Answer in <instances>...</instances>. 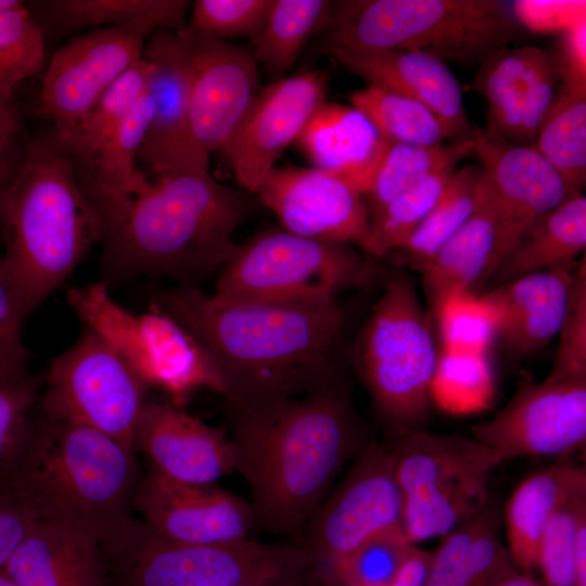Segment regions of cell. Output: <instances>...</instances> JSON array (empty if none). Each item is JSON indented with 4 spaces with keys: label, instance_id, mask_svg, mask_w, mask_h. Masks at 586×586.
<instances>
[{
    "label": "cell",
    "instance_id": "1",
    "mask_svg": "<svg viewBox=\"0 0 586 586\" xmlns=\"http://www.w3.org/2000/svg\"><path fill=\"white\" fill-rule=\"evenodd\" d=\"M152 305L209 354L225 383L227 407L263 409L348 378L346 316L339 301L244 300L180 284L158 294Z\"/></svg>",
    "mask_w": 586,
    "mask_h": 586
},
{
    "label": "cell",
    "instance_id": "2",
    "mask_svg": "<svg viewBox=\"0 0 586 586\" xmlns=\"http://www.w3.org/2000/svg\"><path fill=\"white\" fill-rule=\"evenodd\" d=\"M234 473L251 494L256 525L302 536L342 470L370 442L348 378L272 406L227 407Z\"/></svg>",
    "mask_w": 586,
    "mask_h": 586
},
{
    "label": "cell",
    "instance_id": "3",
    "mask_svg": "<svg viewBox=\"0 0 586 586\" xmlns=\"http://www.w3.org/2000/svg\"><path fill=\"white\" fill-rule=\"evenodd\" d=\"M135 451L38 404L0 466V497L125 559L146 531L131 514Z\"/></svg>",
    "mask_w": 586,
    "mask_h": 586
},
{
    "label": "cell",
    "instance_id": "4",
    "mask_svg": "<svg viewBox=\"0 0 586 586\" xmlns=\"http://www.w3.org/2000/svg\"><path fill=\"white\" fill-rule=\"evenodd\" d=\"M102 222L104 280L137 275L193 284L235 252L233 232L251 216L247 192L218 182L208 170L169 171L119 192H87Z\"/></svg>",
    "mask_w": 586,
    "mask_h": 586
},
{
    "label": "cell",
    "instance_id": "5",
    "mask_svg": "<svg viewBox=\"0 0 586 586\" xmlns=\"http://www.w3.org/2000/svg\"><path fill=\"white\" fill-rule=\"evenodd\" d=\"M3 271L26 318L101 242L102 222L77 166L51 128L27 143L0 201Z\"/></svg>",
    "mask_w": 586,
    "mask_h": 586
},
{
    "label": "cell",
    "instance_id": "6",
    "mask_svg": "<svg viewBox=\"0 0 586 586\" xmlns=\"http://www.w3.org/2000/svg\"><path fill=\"white\" fill-rule=\"evenodd\" d=\"M324 30V47L415 51L461 65L480 64L527 31L501 0L332 1Z\"/></svg>",
    "mask_w": 586,
    "mask_h": 586
},
{
    "label": "cell",
    "instance_id": "7",
    "mask_svg": "<svg viewBox=\"0 0 586 586\" xmlns=\"http://www.w3.org/2000/svg\"><path fill=\"white\" fill-rule=\"evenodd\" d=\"M438 354L433 318L413 279L394 272L384 281L354 349L356 370L394 435L424 430Z\"/></svg>",
    "mask_w": 586,
    "mask_h": 586
},
{
    "label": "cell",
    "instance_id": "8",
    "mask_svg": "<svg viewBox=\"0 0 586 586\" xmlns=\"http://www.w3.org/2000/svg\"><path fill=\"white\" fill-rule=\"evenodd\" d=\"M382 278L378 259L352 245L273 229L238 245L218 271L215 293L244 300L322 304L339 301L342 292L371 286Z\"/></svg>",
    "mask_w": 586,
    "mask_h": 586
},
{
    "label": "cell",
    "instance_id": "9",
    "mask_svg": "<svg viewBox=\"0 0 586 586\" xmlns=\"http://www.w3.org/2000/svg\"><path fill=\"white\" fill-rule=\"evenodd\" d=\"M394 436L402 530L411 544L443 537L489 499L491 475L504 462L494 449L472 436L424 430Z\"/></svg>",
    "mask_w": 586,
    "mask_h": 586
},
{
    "label": "cell",
    "instance_id": "10",
    "mask_svg": "<svg viewBox=\"0 0 586 586\" xmlns=\"http://www.w3.org/2000/svg\"><path fill=\"white\" fill-rule=\"evenodd\" d=\"M67 303L84 329L107 343L148 387L167 394L181 407L200 390L225 395V383L202 344L176 319L155 306L133 314L117 304L107 284L71 288Z\"/></svg>",
    "mask_w": 586,
    "mask_h": 586
},
{
    "label": "cell",
    "instance_id": "11",
    "mask_svg": "<svg viewBox=\"0 0 586 586\" xmlns=\"http://www.w3.org/2000/svg\"><path fill=\"white\" fill-rule=\"evenodd\" d=\"M132 586H304L314 573L306 549L250 538L218 544H181L148 527L125 558Z\"/></svg>",
    "mask_w": 586,
    "mask_h": 586
},
{
    "label": "cell",
    "instance_id": "12",
    "mask_svg": "<svg viewBox=\"0 0 586 586\" xmlns=\"http://www.w3.org/2000/svg\"><path fill=\"white\" fill-rule=\"evenodd\" d=\"M148 388L107 343L84 329L68 349L51 359L38 404L133 450Z\"/></svg>",
    "mask_w": 586,
    "mask_h": 586
},
{
    "label": "cell",
    "instance_id": "13",
    "mask_svg": "<svg viewBox=\"0 0 586 586\" xmlns=\"http://www.w3.org/2000/svg\"><path fill=\"white\" fill-rule=\"evenodd\" d=\"M403 497L391 443L370 441L309 520L301 544L328 573L373 536L402 527Z\"/></svg>",
    "mask_w": 586,
    "mask_h": 586
},
{
    "label": "cell",
    "instance_id": "14",
    "mask_svg": "<svg viewBox=\"0 0 586 586\" xmlns=\"http://www.w3.org/2000/svg\"><path fill=\"white\" fill-rule=\"evenodd\" d=\"M473 141V152L481 163L480 188L497 224V245L486 284L538 219L582 193L533 146L512 144L488 125L474 129Z\"/></svg>",
    "mask_w": 586,
    "mask_h": 586
},
{
    "label": "cell",
    "instance_id": "15",
    "mask_svg": "<svg viewBox=\"0 0 586 586\" xmlns=\"http://www.w3.org/2000/svg\"><path fill=\"white\" fill-rule=\"evenodd\" d=\"M471 436L504 461L566 458L586 442V378L522 384L493 418L471 428Z\"/></svg>",
    "mask_w": 586,
    "mask_h": 586
},
{
    "label": "cell",
    "instance_id": "16",
    "mask_svg": "<svg viewBox=\"0 0 586 586\" xmlns=\"http://www.w3.org/2000/svg\"><path fill=\"white\" fill-rule=\"evenodd\" d=\"M146 35L128 27L90 29L52 56L42 78L38 113L66 139L109 87L142 56Z\"/></svg>",
    "mask_w": 586,
    "mask_h": 586
},
{
    "label": "cell",
    "instance_id": "17",
    "mask_svg": "<svg viewBox=\"0 0 586 586\" xmlns=\"http://www.w3.org/2000/svg\"><path fill=\"white\" fill-rule=\"evenodd\" d=\"M189 76V135L196 154L209 164L257 94L258 67L251 48L178 31Z\"/></svg>",
    "mask_w": 586,
    "mask_h": 586
},
{
    "label": "cell",
    "instance_id": "18",
    "mask_svg": "<svg viewBox=\"0 0 586 586\" xmlns=\"http://www.w3.org/2000/svg\"><path fill=\"white\" fill-rule=\"evenodd\" d=\"M326 89V75L311 71L279 78L256 94L221 146L245 192L257 193L276 161L324 103Z\"/></svg>",
    "mask_w": 586,
    "mask_h": 586
},
{
    "label": "cell",
    "instance_id": "19",
    "mask_svg": "<svg viewBox=\"0 0 586 586\" xmlns=\"http://www.w3.org/2000/svg\"><path fill=\"white\" fill-rule=\"evenodd\" d=\"M256 194L291 233L359 247L368 234L370 212L365 196L336 174L273 167Z\"/></svg>",
    "mask_w": 586,
    "mask_h": 586
},
{
    "label": "cell",
    "instance_id": "20",
    "mask_svg": "<svg viewBox=\"0 0 586 586\" xmlns=\"http://www.w3.org/2000/svg\"><path fill=\"white\" fill-rule=\"evenodd\" d=\"M156 536L181 544H218L249 538L256 527L251 504L216 484L168 479L153 468L141 477L132 500Z\"/></svg>",
    "mask_w": 586,
    "mask_h": 586
},
{
    "label": "cell",
    "instance_id": "21",
    "mask_svg": "<svg viewBox=\"0 0 586 586\" xmlns=\"http://www.w3.org/2000/svg\"><path fill=\"white\" fill-rule=\"evenodd\" d=\"M560 84L553 50L504 47L481 63L472 89L487 102V124L506 141L532 146Z\"/></svg>",
    "mask_w": 586,
    "mask_h": 586
},
{
    "label": "cell",
    "instance_id": "22",
    "mask_svg": "<svg viewBox=\"0 0 586 586\" xmlns=\"http://www.w3.org/2000/svg\"><path fill=\"white\" fill-rule=\"evenodd\" d=\"M142 56L152 65L148 91L153 100L151 122L137 155L152 176L180 170H208L189 135L190 76L178 31L150 35Z\"/></svg>",
    "mask_w": 586,
    "mask_h": 586
},
{
    "label": "cell",
    "instance_id": "23",
    "mask_svg": "<svg viewBox=\"0 0 586 586\" xmlns=\"http://www.w3.org/2000/svg\"><path fill=\"white\" fill-rule=\"evenodd\" d=\"M132 446L146 456L151 468L175 481L216 484L234 473L229 435L173 403L146 400Z\"/></svg>",
    "mask_w": 586,
    "mask_h": 586
},
{
    "label": "cell",
    "instance_id": "24",
    "mask_svg": "<svg viewBox=\"0 0 586 586\" xmlns=\"http://www.w3.org/2000/svg\"><path fill=\"white\" fill-rule=\"evenodd\" d=\"M323 48L326 53L369 85L429 107L444 124L451 141L473 138L474 128L463 106L462 89L443 61L406 50Z\"/></svg>",
    "mask_w": 586,
    "mask_h": 586
},
{
    "label": "cell",
    "instance_id": "25",
    "mask_svg": "<svg viewBox=\"0 0 586 586\" xmlns=\"http://www.w3.org/2000/svg\"><path fill=\"white\" fill-rule=\"evenodd\" d=\"M577 263L525 275L483 293L497 315V341L511 357H527L558 335Z\"/></svg>",
    "mask_w": 586,
    "mask_h": 586
},
{
    "label": "cell",
    "instance_id": "26",
    "mask_svg": "<svg viewBox=\"0 0 586 586\" xmlns=\"http://www.w3.org/2000/svg\"><path fill=\"white\" fill-rule=\"evenodd\" d=\"M101 550L90 537L37 520L3 570L16 586H104Z\"/></svg>",
    "mask_w": 586,
    "mask_h": 586
},
{
    "label": "cell",
    "instance_id": "27",
    "mask_svg": "<svg viewBox=\"0 0 586 586\" xmlns=\"http://www.w3.org/2000/svg\"><path fill=\"white\" fill-rule=\"evenodd\" d=\"M501 527V511L489 497L473 517L441 537L424 586H498L518 571Z\"/></svg>",
    "mask_w": 586,
    "mask_h": 586
},
{
    "label": "cell",
    "instance_id": "28",
    "mask_svg": "<svg viewBox=\"0 0 586 586\" xmlns=\"http://www.w3.org/2000/svg\"><path fill=\"white\" fill-rule=\"evenodd\" d=\"M586 489V469L568 458L525 477L511 493L501 511L507 548L517 569H536L543 532L556 510Z\"/></svg>",
    "mask_w": 586,
    "mask_h": 586
},
{
    "label": "cell",
    "instance_id": "29",
    "mask_svg": "<svg viewBox=\"0 0 586 586\" xmlns=\"http://www.w3.org/2000/svg\"><path fill=\"white\" fill-rule=\"evenodd\" d=\"M382 141L375 126L359 110L326 102L296 140L315 168L346 178L361 193Z\"/></svg>",
    "mask_w": 586,
    "mask_h": 586
},
{
    "label": "cell",
    "instance_id": "30",
    "mask_svg": "<svg viewBox=\"0 0 586 586\" xmlns=\"http://www.w3.org/2000/svg\"><path fill=\"white\" fill-rule=\"evenodd\" d=\"M496 245V219L479 184L472 215L418 270L432 318L448 296L484 286Z\"/></svg>",
    "mask_w": 586,
    "mask_h": 586
},
{
    "label": "cell",
    "instance_id": "31",
    "mask_svg": "<svg viewBox=\"0 0 586 586\" xmlns=\"http://www.w3.org/2000/svg\"><path fill=\"white\" fill-rule=\"evenodd\" d=\"M190 7L187 0H43L36 2L39 17L34 18L42 34L128 27L150 36L157 30L184 29Z\"/></svg>",
    "mask_w": 586,
    "mask_h": 586
},
{
    "label": "cell",
    "instance_id": "32",
    "mask_svg": "<svg viewBox=\"0 0 586 586\" xmlns=\"http://www.w3.org/2000/svg\"><path fill=\"white\" fill-rule=\"evenodd\" d=\"M586 198L577 194L538 219L496 267L486 283L575 265L585 255Z\"/></svg>",
    "mask_w": 586,
    "mask_h": 586
},
{
    "label": "cell",
    "instance_id": "33",
    "mask_svg": "<svg viewBox=\"0 0 586 586\" xmlns=\"http://www.w3.org/2000/svg\"><path fill=\"white\" fill-rule=\"evenodd\" d=\"M532 146L582 193L586 182V79H560Z\"/></svg>",
    "mask_w": 586,
    "mask_h": 586
},
{
    "label": "cell",
    "instance_id": "34",
    "mask_svg": "<svg viewBox=\"0 0 586 586\" xmlns=\"http://www.w3.org/2000/svg\"><path fill=\"white\" fill-rule=\"evenodd\" d=\"M382 139L380 152L362 189L370 215L429 175L456 167L474 148L473 138L434 145Z\"/></svg>",
    "mask_w": 586,
    "mask_h": 586
},
{
    "label": "cell",
    "instance_id": "35",
    "mask_svg": "<svg viewBox=\"0 0 586 586\" xmlns=\"http://www.w3.org/2000/svg\"><path fill=\"white\" fill-rule=\"evenodd\" d=\"M332 1L271 0L265 26L252 41V53L276 78L291 68L308 39L324 30Z\"/></svg>",
    "mask_w": 586,
    "mask_h": 586
},
{
    "label": "cell",
    "instance_id": "36",
    "mask_svg": "<svg viewBox=\"0 0 586 586\" xmlns=\"http://www.w3.org/2000/svg\"><path fill=\"white\" fill-rule=\"evenodd\" d=\"M153 100L148 91L130 113L84 165L77 166L82 188L88 192H119L132 187L144 173L137 168V155L148 131Z\"/></svg>",
    "mask_w": 586,
    "mask_h": 586
},
{
    "label": "cell",
    "instance_id": "37",
    "mask_svg": "<svg viewBox=\"0 0 586 586\" xmlns=\"http://www.w3.org/2000/svg\"><path fill=\"white\" fill-rule=\"evenodd\" d=\"M480 177L475 165L455 169L425 219L395 251L403 264L418 271L461 228L477 205Z\"/></svg>",
    "mask_w": 586,
    "mask_h": 586
},
{
    "label": "cell",
    "instance_id": "38",
    "mask_svg": "<svg viewBox=\"0 0 586 586\" xmlns=\"http://www.w3.org/2000/svg\"><path fill=\"white\" fill-rule=\"evenodd\" d=\"M489 353L441 349L430 386L431 404L450 416L487 410L496 396Z\"/></svg>",
    "mask_w": 586,
    "mask_h": 586
},
{
    "label": "cell",
    "instance_id": "39",
    "mask_svg": "<svg viewBox=\"0 0 586 586\" xmlns=\"http://www.w3.org/2000/svg\"><path fill=\"white\" fill-rule=\"evenodd\" d=\"M351 103L371 120L386 140L418 145L451 141L438 117L410 98L369 85L353 92Z\"/></svg>",
    "mask_w": 586,
    "mask_h": 586
},
{
    "label": "cell",
    "instance_id": "40",
    "mask_svg": "<svg viewBox=\"0 0 586 586\" xmlns=\"http://www.w3.org/2000/svg\"><path fill=\"white\" fill-rule=\"evenodd\" d=\"M151 63L141 56L102 94L66 139H61L77 166L86 164L130 113L146 90Z\"/></svg>",
    "mask_w": 586,
    "mask_h": 586
},
{
    "label": "cell",
    "instance_id": "41",
    "mask_svg": "<svg viewBox=\"0 0 586 586\" xmlns=\"http://www.w3.org/2000/svg\"><path fill=\"white\" fill-rule=\"evenodd\" d=\"M455 169L429 175L371 214L362 252L377 259L395 252L434 207Z\"/></svg>",
    "mask_w": 586,
    "mask_h": 586
},
{
    "label": "cell",
    "instance_id": "42",
    "mask_svg": "<svg viewBox=\"0 0 586 586\" xmlns=\"http://www.w3.org/2000/svg\"><path fill=\"white\" fill-rule=\"evenodd\" d=\"M433 320L444 351L489 353L497 341V315L484 294L467 291L448 296Z\"/></svg>",
    "mask_w": 586,
    "mask_h": 586
},
{
    "label": "cell",
    "instance_id": "43",
    "mask_svg": "<svg viewBox=\"0 0 586 586\" xmlns=\"http://www.w3.org/2000/svg\"><path fill=\"white\" fill-rule=\"evenodd\" d=\"M43 62V34L26 5L0 13V97L13 101L16 87Z\"/></svg>",
    "mask_w": 586,
    "mask_h": 586
},
{
    "label": "cell",
    "instance_id": "44",
    "mask_svg": "<svg viewBox=\"0 0 586 586\" xmlns=\"http://www.w3.org/2000/svg\"><path fill=\"white\" fill-rule=\"evenodd\" d=\"M415 546L402 527L392 528L365 542L328 574L335 586H387Z\"/></svg>",
    "mask_w": 586,
    "mask_h": 586
},
{
    "label": "cell",
    "instance_id": "45",
    "mask_svg": "<svg viewBox=\"0 0 586 586\" xmlns=\"http://www.w3.org/2000/svg\"><path fill=\"white\" fill-rule=\"evenodd\" d=\"M586 522V489L565 500L547 523L536 569L545 586H574V556L581 525Z\"/></svg>",
    "mask_w": 586,
    "mask_h": 586
},
{
    "label": "cell",
    "instance_id": "46",
    "mask_svg": "<svg viewBox=\"0 0 586 586\" xmlns=\"http://www.w3.org/2000/svg\"><path fill=\"white\" fill-rule=\"evenodd\" d=\"M271 0H196L186 29L199 37L227 41L263 30Z\"/></svg>",
    "mask_w": 586,
    "mask_h": 586
},
{
    "label": "cell",
    "instance_id": "47",
    "mask_svg": "<svg viewBox=\"0 0 586 586\" xmlns=\"http://www.w3.org/2000/svg\"><path fill=\"white\" fill-rule=\"evenodd\" d=\"M550 379L586 378V258L578 260L568 307L558 333Z\"/></svg>",
    "mask_w": 586,
    "mask_h": 586
},
{
    "label": "cell",
    "instance_id": "48",
    "mask_svg": "<svg viewBox=\"0 0 586 586\" xmlns=\"http://www.w3.org/2000/svg\"><path fill=\"white\" fill-rule=\"evenodd\" d=\"M24 319L0 262V381L28 374V352L21 335Z\"/></svg>",
    "mask_w": 586,
    "mask_h": 586
},
{
    "label": "cell",
    "instance_id": "49",
    "mask_svg": "<svg viewBox=\"0 0 586 586\" xmlns=\"http://www.w3.org/2000/svg\"><path fill=\"white\" fill-rule=\"evenodd\" d=\"M42 381L29 374L0 381V466L39 398Z\"/></svg>",
    "mask_w": 586,
    "mask_h": 586
},
{
    "label": "cell",
    "instance_id": "50",
    "mask_svg": "<svg viewBox=\"0 0 586 586\" xmlns=\"http://www.w3.org/2000/svg\"><path fill=\"white\" fill-rule=\"evenodd\" d=\"M513 13L530 31H563L585 14V2L513 1Z\"/></svg>",
    "mask_w": 586,
    "mask_h": 586
},
{
    "label": "cell",
    "instance_id": "51",
    "mask_svg": "<svg viewBox=\"0 0 586 586\" xmlns=\"http://www.w3.org/2000/svg\"><path fill=\"white\" fill-rule=\"evenodd\" d=\"M586 14L581 15L560 33L558 48L553 51L560 79H586Z\"/></svg>",
    "mask_w": 586,
    "mask_h": 586
},
{
    "label": "cell",
    "instance_id": "52",
    "mask_svg": "<svg viewBox=\"0 0 586 586\" xmlns=\"http://www.w3.org/2000/svg\"><path fill=\"white\" fill-rule=\"evenodd\" d=\"M36 521L25 507L0 497V570Z\"/></svg>",
    "mask_w": 586,
    "mask_h": 586
},
{
    "label": "cell",
    "instance_id": "53",
    "mask_svg": "<svg viewBox=\"0 0 586 586\" xmlns=\"http://www.w3.org/2000/svg\"><path fill=\"white\" fill-rule=\"evenodd\" d=\"M432 552L417 545L387 586H424Z\"/></svg>",
    "mask_w": 586,
    "mask_h": 586
},
{
    "label": "cell",
    "instance_id": "54",
    "mask_svg": "<svg viewBox=\"0 0 586 586\" xmlns=\"http://www.w3.org/2000/svg\"><path fill=\"white\" fill-rule=\"evenodd\" d=\"M20 136L10 141L0 142V201L17 175L26 154L28 142L20 143Z\"/></svg>",
    "mask_w": 586,
    "mask_h": 586
},
{
    "label": "cell",
    "instance_id": "55",
    "mask_svg": "<svg viewBox=\"0 0 586 586\" xmlns=\"http://www.w3.org/2000/svg\"><path fill=\"white\" fill-rule=\"evenodd\" d=\"M21 130V116L13 101L0 97V142L16 138Z\"/></svg>",
    "mask_w": 586,
    "mask_h": 586
},
{
    "label": "cell",
    "instance_id": "56",
    "mask_svg": "<svg viewBox=\"0 0 586 586\" xmlns=\"http://www.w3.org/2000/svg\"><path fill=\"white\" fill-rule=\"evenodd\" d=\"M574 586H586V522L581 525L576 540Z\"/></svg>",
    "mask_w": 586,
    "mask_h": 586
},
{
    "label": "cell",
    "instance_id": "57",
    "mask_svg": "<svg viewBox=\"0 0 586 586\" xmlns=\"http://www.w3.org/2000/svg\"><path fill=\"white\" fill-rule=\"evenodd\" d=\"M498 586H542L530 573L515 571Z\"/></svg>",
    "mask_w": 586,
    "mask_h": 586
},
{
    "label": "cell",
    "instance_id": "58",
    "mask_svg": "<svg viewBox=\"0 0 586 586\" xmlns=\"http://www.w3.org/2000/svg\"><path fill=\"white\" fill-rule=\"evenodd\" d=\"M0 586H16L4 570H0Z\"/></svg>",
    "mask_w": 586,
    "mask_h": 586
},
{
    "label": "cell",
    "instance_id": "59",
    "mask_svg": "<svg viewBox=\"0 0 586 586\" xmlns=\"http://www.w3.org/2000/svg\"><path fill=\"white\" fill-rule=\"evenodd\" d=\"M247 586H251V585H247Z\"/></svg>",
    "mask_w": 586,
    "mask_h": 586
}]
</instances>
